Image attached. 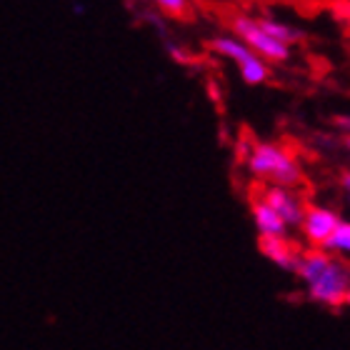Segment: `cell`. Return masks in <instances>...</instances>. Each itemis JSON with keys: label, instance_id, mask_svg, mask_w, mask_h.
I'll list each match as a JSON object with an SVG mask.
<instances>
[{"label": "cell", "instance_id": "obj_1", "mask_svg": "<svg viewBox=\"0 0 350 350\" xmlns=\"http://www.w3.org/2000/svg\"><path fill=\"white\" fill-rule=\"evenodd\" d=\"M250 173L258 175L260 180H268L270 185L278 188H295L300 185V168L293 161L291 153H285L283 148L273 146V143H253V150L248 155Z\"/></svg>", "mask_w": 350, "mask_h": 350}, {"label": "cell", "instance_id": "obj_2", "mask_svg": "<svg viewBox=\"0 0 350 350\" xmlns=\"http://www.w3.org/2000/svg\"><path fill=\"white\" fill-rule=\"evenodd\" d=\"M230 30H233L235 38H241L243 43L248 45L253 53H258L260 58H268L273 63H283V60L291 58V45L270 38L260 28V23L248 18V15H233L230 18Z\"/></svg>", "mask_w": 350, "mask_h": 350}, {"label": "cell", "instance_id": "obj_3", "mask_svg": "<svg viewBox=\"0 0 350 350\" xmlns=\"http://www.w3.org/2000/svg\"><path fill=\"white\" fill-rule=\"evenodd\" d=\"M350 293V265L343 260H330V265L321 273L318 280L308 285V295L315 303H323L328 308H340Z\"/></svg>", "mask_w": 350, "mask_h": 350}, {"label": "cell", "instance_id": "obj_4", "mask_svg": "<svg viewBox=\"0 0 350 350\" xmlns=\"http://www.w3.org/2000/svg\"><path fill=\"white\" fill-rule=\"evenodd\" d=\"M256 196H260L265 203L273 208V211L280 215V218L288 223V226H303L306 220V211L308 205H303L298 198L293 196L288 188H278V185H265V188H253Z\"/></svg>", "mask_w": 350, "mask_h": 350}, {"label": "cell", "instance_id": "obj_5", "mask_svg": "<svg viewBox=\"0 0 350 350\" xmlns=\"http://www.w3.org/2000/svg\"><path fill=\"white\" fill-rule=\"evenodd\" d=\"M340 226V218L336 213L328 211V208H318V205H308L306 211V220H303V233H306L308 243L313 248H323L328 245V241L333 238V233Z\"/></svg>", "mask_w": 350, "mask_h": 350}, {"label": "cell", "instance_id": "obj_6", "mask_svg": "<svg viewBox=\"0 0 350 350\" xmlns=\"http://www.w3.org/2000/svg\"><path fill=\"white\" fill-rule=\"evenodd\" d=\"M258 248L268 260H273L278 268L283 270H298V262L303 250L291 243L288 238H275V235H260L258 238Z\"/></svg>", "mask_w": 350, "mask_h": 350}, {"label": "cell", "instance_id": "obj_7", "mask_svg": "<svg viewBox=\"0 0 350 350\" xmlns=\"http://www.w3.org/2000/svg\"><path fill=\"white\" fill-rule=\"evenodd\" d=\"M250 213H253V220H256V228L260 235H275V238H285V223L280 215H278L273 208H270L260 196H250Z\"/></svg>", "mask_w": 350, "mask_h": 350}, {"label": "cell", "instance_id": "obj_8", "mask_svg": "<svg viewBox=\"0 0 350 350\" xmlns=\"http://www.w3.org/2000/svg\"><path fill=\"white\" fill-rule=\"evenodd\" d=\"M333 256H330L328 250L323 248H310V250H303V256H300V262H298V278L303 280L306 285H310L313 280L321 278V273L330 265Z\"/></svg>", "mask_w": 350, "mask_h": 350}, {"label": "cell", "instance_id": "obj_9", "mask_svg": "<svg viewBox=\"0 0 350 350\" xmlns=\"http://www.w3.org/2000/svg\"><path fill=\"white\" fill-rule=\"evenodd\" d=\"M211 51L218 53V55H223V58L235 60V63H238V68L248 66L250 60L260 58V55L250 51V48L243 43V40H235V38H228V36L213 38V40H211Z\"/></svg>", "mask_w": 350, "mask_h": 350}, {"label": "cell", "instance_id": "obj_10", "mask_svg": "<svg viewBox=\"0 0 350 350\" xmlns=\"http://www.w3.org/2000/svg\"><path fill=\"white\" fill-rule=\"evenodd\" d=\"M258 23H260V28L265 30L270 38H275V40H280V43H285V45H293L303 40V33L291 28V25H285V23H278V21H273V18H260Z\"/></svg>", "mask_w": 350, "mask_h": 350}, {"label": "cell", "instance_id": "obj_11", "mask_svg": "<svg viewBox=\"0 0 350 350\" xmlns=\"http://www.w3.org/2000/svg\"><path fill=\"white\" fill-rule=\"evenodd\" d=\"M241 75L248 85H258V83L268 81V66H265L260 58H256V60H250L248 66L241 68Z\"/></svg>", "mask_w": 350, "mask_h": 350}, {"label": "cell", "instance_id": "obj_12", "mask_svg": "<svg viewBox=\"0 0 350 350\" xmlns=\"http://www.w3.org/2000/svg\"><path fill=\"white\" fill-rule=\"evenodd\" d=\"M153 3L161 8L163 13L173 15V18H178V21H190L188 0H153Z\"/></svg>", "mask_w": 350, "mask_h": 350}, {"label": "cell", "instance_id": "obj_13", "mask_svg": "<svg viewBox=\"0 0 350 350\" xmlns=\"http://www.w3.org/2000/svg\"><path fill=\"white\" fill-rule=\"evenodd\" d=\"M325 250H338V253H350V223H340L333 238L328 241Z\"/></svg>", "mask_w": 350, "mask_h": 350}, {"label": "cell", "instance_id": "obj_14", "mask_svg": "<svg viewBox=\"0 0 350 350\" xmlns=\"http://www.w3.org/2000/svg\"><path fill=\"white\" fill-rule=\"evenodd\" d=\"M333 123H336L338 128H340V131L350 138V116H336L333 118Z\"/></svg>", "mask_w": 350, "mask_h": 350}, {"label": "cell", "instance_id": "obj_15", "mask_svg": "<svg viewBox=\"0 0 350 350\" xmlns=\"http://www.w3.org/2000/svg\"><path fill=\"white\" fill-rule=\"evenodd\" d=\"M343 185H345V190L350 193V173H345V175H343Z\"/></svg>", "mask_w": 350, "mask_h": 350}, {"label": "cell", "instance_id": "obj_16", "mask_svg": "<svg viewBox=\"0 0 350 350\" xmlns=\"http://www.w3.org/2000/svg\"><path fill=\"white\" fill-rule=\"evenodd\" d=\"M345 303H348V306H350V293H348V298H345Z\"/></svg>", "mask_w": 350, "mask_h": 350}, {"label": "cell", "instance_id": "obj_17", "mask_svg": "<svg viewBox=\"0 0 350 350\" xmlns=\"http://www.w3.org/2000/svg\"><path fill=\"white\" fill-rule=\"evenodd\" d=\"M348 150H350V138H348Z\"/></svg>", "mask_w": 350, "mask_h": 350}]
</instances>
